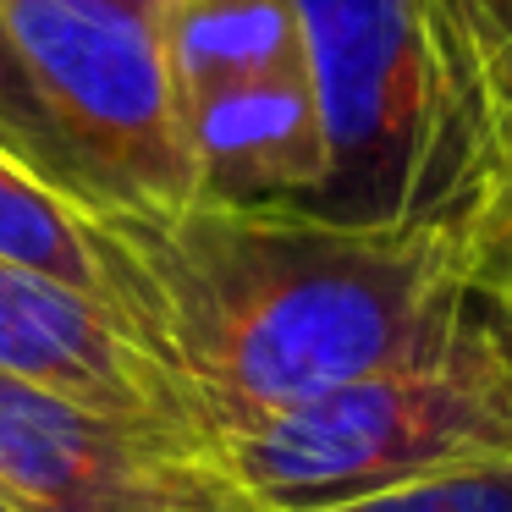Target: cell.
<instances>
[{
  "instance_id": "cell-1",
  "label": "cell",
  "mask_w": 512,
  "mask_h": 512,
  "mask_svg": "<svg viewBox=\"0 0 512 512\" xmlns=\"http://www.w3.org/2000/svg\"><path fill=\"white\" fill-rule=\"evenodd\" d=\"M100 226L122 259L127 331L210 446L435 358L479 298L457 226L210 199L166 215L100 210Z\"/></svg>"
},
{
  "instance_id": "cell-2",
  "label": "cell",
  "mask_w": 512,
  "mask_h": 512,
  "mask_svg": "<svg viewBox=\"0 0 512 512\" xmlns=\"http://www.w3.org/2000/svg\"><path fill=\"white\" fill-rule=\"evenodd\" d=\"M331 177L303 210L369 226H457L490 166L441 0H292Z\"/></svg>"
},
{
  "instance_id": "cell-3",
  "label": "cell",
  "mask_w": 512,
  "mask_h": 512,
  "mask_svg": "<svg viewBox=\"0 0 512 512\" xmlns=\"http://www.w3.org/2000/svg\"><path fill=\"white\" fill-rule=\"evenodd\" d=\"M215 457L265 512H314L441 468L512 463V325L474 298L435 358L226 435Z\"/></svg>"
},
{
  "instance_id": "cell-4",
  "label": "cell",
  "mask_w": 512,
  "mask_h": 512,
  "mask_svg": "<svg viewBox=\"0 0 512 512\" xmlns=\"http://www.w3.org/2000/svg\"><path fill=\"white\" fill-rule=\"evenodd\" d=\"M0 28L83 204L166 215L199 199L160 6L0 0Z\"/></svg>"
},
{
  "instance_id": "cell-5",
  "label": "cell",
  "mask_w": 512,
  "mask_h": 512,
  "mask_svg": "<svg viewBox=\"0 0 512 512\" xmlns=\"http://www.w3.org/2000/svg\"><path fill=\"white\" fill-rule=\"evenodd\" d=\"M0 501L12 512H265L199 430L94 413L6 375Z\"/></svg>"
},
{
  "instance_id": "cell-6",
  "label": "cell",
  "mask_w": 512,
  "mask_h": 512,
  "mask_svg": "<svg viewBox=\"0 0 512 512\" xmlns=\"http://www.w3.org/2000/svg\"><path fill=\"white\" fill-rule=\"evenodd\" d=\"M0 375L94 413L166 419L193 430L166 369L105 303L6 259H0Z\"/></svg>"
},
{
  "instance_id": "cell-7",
  "label": "cell",
  "mask_w": 512,
  "mask_h": 512,
  "mask_svg": "<svg viewBox=\"0 0 512 512\" xmlns=\"http://www.w3.org/2000/svg\"><path fill=\"white\" fill-rule=\"evenodd\" d=\"M193 193L210 204H309L331 177L309 72L232 83L182 105Z\"/></svg>"
},
{
  "instance_id": "cell-8",
  "label": "cell",
  "mask_w": 512,
  "mask_h": 512,
  "mask_svg": "<svg viewBox=\"0 0 512 512\" xmlns=\"http://www.w3.org/2000/svg\"><path fill=\"white\" fill-rule=\"evenodd\" d=\"M160 45L177 105L232 83L309 72L292 0H160Z\"/></svg>"
},
{
  "instance_id": "cell-9",
  "label": "cell",
  "mask_w": 512,
  "mask_h": 512,
  "mask_svg": "<svg viewBox=\"0 0 512 512\" xmlns=\"http://www.w3.org/2000/svg\"><path fill=\"white\" fill-rule=\"evenodd\" d=\"M0 259L56 276L127 325V281L100 210L0 149Z\"/></svg>"
},
{
  "instance_id": "cell-10",
  "label": "cell",
  "mask_w": 512,
  "mask_h": 512,
  "mask_svg": "<svg viewBox=\"0 0 512 512\" xmlns=\"http://www.w3.org/2000/svg\"><path fill=\"white\" fill-rule=\"evenodd\" d=\"M441 12L452 23L457 56L468 72V100H474L490 182L501 188L512 177V0H441Z\"/></svg>"
},
{
  "instance_id": "cell-11",
  "label": "cell",
  "mask_w": 512,
  "mask_h": 512,
  "mask_svg": "<svg viewBox=\"0 0 512 512\" xmlns=\"http://www.w3.org/2000/svg\"><path fill=\"white\" fill-rule=\"evenodd\" d=\"M314 512H512V463L441 468Z\"/></svg>"
},
{
  "instance_id": "cell-12",
  "label": "cell",
  "mask_w": 512,
  "mask_h": 512,
  "mask_svg": "<svg viewBox=\"0 0 512 512\" xmlns=\"http://www.w3.org/2000/svg\"><path fill=\"white\" fill-rule=\"evenodd\" d=\"M0 149L17 155L23 166L45 171V177L61 182V188H72L67 171H61L56 138H50L45 116H39L34 94H28V83H23V67H17L12 45H6V28H0Z\"/></svg>"
},
{
  "instance_id": "cell-13",
  "label": "cell",
  "mask_w": 512,
  "mask_h": 512,
  "mask_svg": "<svg viewBox=\"0 0 512 512\" xmlns=\"http://www.w3.org/2000/svg\"><path fill=\"white\" fill-rule=\"evenodd\" d=\"M468 270L474 292L512 325V177L468 221Z\"/></svg>"
},
{
  "instance_id": "cell-14",
  "label": "cell",
  "mask_w": 512,
  "mask_h": 512,
  "mask_svg": "<svg viewBox=\"0 0 512 512\" xmlns=\"http://www.w3.org/2000/svg\"><path fill=\"white\" fill-rule=\"evenodd\" d=\"M138 6H160V0H138Z\"/></svg>"
},
{
  "instance_id": "cell-15",
  "label": "cell",
  "mask_w": 512,
  "mask_h": 512,
  "mask_svg": "<svg viewBox=\"0 0 512 512\" xmlns=\"http://www.w3.org/2000/svg\"><path fill=\"white\" fill-rule=\"evenodd\" d=\"M0 512H12V507H6V501H0Z\"/></svg>"
}]
</instances>
